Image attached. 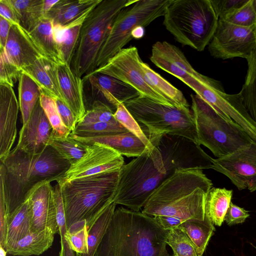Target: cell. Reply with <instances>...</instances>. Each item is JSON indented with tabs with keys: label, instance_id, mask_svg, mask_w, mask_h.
Here are the masks:
<instances>
[{
	"label": "cell",
	"instance_id": "1",
	"mask_svg": "<svg viewBox=\"0 0 256 256\" xmlns=\"http://www.w3.org/2000/svg\"><path fill=\"white\" fill-rule=\"evenodd\" d=\"M124 164L114 198L116 204L139 212L152 194L178 170L212 168L214 158L184 137L166 134Z\"/></svg>",
	"mask_w": 256,
	"mask_h": 256
},
{
	"label": "cell",
	"instance_id": "2",
	"mask_svg": "<svg viewBox=\"0 0 256 256\" xmlns=\"http://www.w3.org/2000/svg\"><path fill=\"white\" fill-rule=\"evenodd\" d=\"M168 233L153 216L119 207L114 210L95 256H168Z\"/></svg>",
	"mask_w": 256,
	"mask_h": 256
},
{
	"label": "cell",
	"instance_id": "3",
	"mask_svg": "<svg viewBox=\"0 0 256 256\" xmlns=\"http://www.w3.org/2000/svg\"><path fill=\"white\" fill-rule=\"evenodd\" d=\"M70 163L51 146L30 154L14 147L0 162V181L4 184L9 215L26 200L30 190L42 182L57 180Z\"/></svg>",
	"mask_w": 256,
	"mask_h": 256
},
{
	"label": "cell",
	"instance_id": "4",
	"mask_svg": "<svg viewBox=\"0 0 256 256\" xmlns=\"http://www.w3.org/2000/svg\"><path fill=\"white\" fill-rule=\"evenodd\" d=\"M212 183L201 169L178 170L147 200L142 212L168 216L186 221L205 219L206 194Z\"/></svg>",
	"mask_w": 256,
	"mask_h": 256
},
{
	"label": "cell",
	"instance_id": "5",
	"mask_svg": "<svg viewBox=\"0 0 256 256\" xmlns=\"http://www.w3.org/2000/svg\"><path fill=\"white\" fill-rule=\"evenodd\" d=\"M120 171L76 178L60 186L68 232L88 230L114 202Z\"/></svg>",
	"mask_w": 256,
	"mask_h": 256
},
{
	"label": "cell",
	"instance_id": "6",
	"mask_svg": "<svg viewBox=\"0 0 256 256\" xmlns=\"http://www.w3.org/2000/svg\"><path fill=\"white\" fill-rule=\"evenodd\" d=\"M164 17L177 42L198 52L210 43L218 20L210 0H171Z\"/></svg>",
	"mask_w": 256,
	"mask_h": 256
},
{
	"label": "cell",
	"instance_id": "7",
	"mask_svg": "<svg viewBox=\"0 0 256 256\" xmlns=\"http://www.w3.org/2000/svg\"><path fill=\"white\" fill-rule=\"evenodd\" d=\"M198 144L217 158L229 155L252 142L244 130L199 96L190 95Z\"/></svg>",
	"mask_w": 256,
	"mask_h": 256
},
{
	"label": "cell",
	"instance_id": "8",
	"mask_svg": "<svg viewBox=\"0 0 256 256\" xmlns=\"http://www.w3.org/2000/svg\"><path fill=\"white\" fill-rule=\"evenodd\" d=\"M136 0H102L85 18L72 60L73 72L82 78L96 70V60L119 12Z\"/></svg>",
	"mask_w": 256,
	"mask_h": 256
},
{
	"label": "cell",
	"instance_id": "9",
	"mask_svg": "<svg viewBox=\"0 0 256 256\" xmlns=\"http://www.w3.org/2000/svg\"><path fill=\"white\" fill-rule=\"evenodd\" d=\"M124 104L138 124H142L150 140L168 134L184 137L198 144L189 107L164 104L142 95Z\"/></svg>",
	"mask_w": 256,
	"mask_h": 256
},
{
	"label": "cell",
	"instance_id": "10",
	"mask_svg": "<svg viewBox=\"0 0 256 256\" xmlns=\"http://www.w3.org/2000/svg\"><path fill=\"white\" fill-rule=\"evenodd\" d=\"M171 0H136L114 19L98 56L96 69L104 66L132 38V32L164 16Z\"/></svg>",
	"mask_w": 256,
	"mask_h": 256
},
{
	"label": "cell",
	"instance_id": "11",
	"mask_svg": "<svg viewBox=\"0 0 256 256\" xmlns=\"http://www.w3.org/2000/svg\"><path fill=\"white\" fill-rule=\"evenodd\" d=\"M194 91L216 110L238 124L256 142V122L244 106L239 92L226 94L219 82L204 75Z\"/></svg>",
	"mask_w": 256,
	"mask_h": 256
},
{
	"label": "cell",
	"instance_id": "12",
	"mask_svg": "<svg viewBox=\"0 0 256 256\" xmlns=\"http://www.w3.org/2000/svg\"><path fill=\"white\" fill-rule=\"evenodd\" d=\"M208 49L215 58L240 57L247 60L256 49V24L241 26L218 19Z\"/></svg>",
	"mask_w": 256,
	"mask_h": 256
},
{
	"label": "cell",
	"instance_id": "13",
	"mask_svg": "<svg viewBox=\"0 0 256 256\" xmlns=\"http://www.w3.org/2000/svg\"><path fill=\"white\" fill-rule=\"evenodd\" d=\"M142 62L138 48L131 46L121 50L104 66L94 72L115 78L131 86L142 96L170 105L146 82L142 70Z\"/></svg>",
	"mask_w": 256,
	"mask_h": 256
},
{
	"label": "cell",
	"instance_id": "14",
	"mask_svg": "<svg viewBox=\"0 0 256 256\" xmlns=\"http://www.w3.org/2000/svg\"><path fill=\"white\" fill-rule=\"evenodd\" d=\"M124 164V158L119 153L106 145L94 142L88 145L82 158L70 165L56 182L62 186L78 178L120 171Z\"/></svg>",
	"mask_w": 256,
	"mask_h": 256
},
{
	"label": "cell",
	"instance_id": "15",
	"mask_svg": "<svg viewBox=\"0 0 256 256\" xmlns=\"http://www.w3.org/2000/svg\"><path fill=\"white\" fill-rule=\"evenodd\" d=\"M84 91L90 92L84 100L86 111L93 102L100 100L108 105L114 112L118 105L137 98L141 94L131 86L110 76L92 72L82 78Z\"/></svg>",
	"mask_w": 256,
	"mask_h": 256
},
{
	"label": "cell",
	"instance_id": "16",
	"mask_svg": "<svg viewBox=\"0 0 256 256\" xmlns=\"http://www.w3.org/2000/svg\"><path fill=\"white\" fill-rule=\"evenodd\" d=\"M212 168L230 179L240 190H256V142L213 160Z\"/></svg>",
	"mask_w": 256,
	"mask_h": 256
},
{
	"label": "cell",
	"instance_id": "17",
	"mask_svg": "<svg viewBox=\"0 0 256 256\" xmlns=\"http://www.w3.org/2000/svg\"><path fill=\"white\" fill-rule=\"evenodd\" d=\"M151 62L158 68L177 78L193 90L203 75L196 71L182 51L167 42H157L152 46Z\"/></svg>",
	"mask_w": 256,
	"mask_h": 256
},
{
	"label": "cell",
	"instance_id": "18",
	"mask_svg": "<svg viewBox=\"0 0 256 256\" xmlns=\"http://www.w3.org/2000/svg\"><path fill=\"white\" fill-rule=\"evenodd\" d=\"M52 133V128L39 100L29 120L22 125L15 147L30 154H40L48 146Z\"/></svg>",
	"mask_w": 256,
	"mask_h": 256
},
{
	"label": "cell",
	"instance_id": "19",
	"mask_svg": "<svg viewBox=\"0 0 256 256\" xmlns=\"http://www.w3.org/2000/svg\"><path fill=\"white\" fill-rule=\"evenodd\" d=\"M18 102L12 87L0 84V160L2 162L12 150L17 128Z\"/></svg>",
	"mask_w": 256,
	"mask_h": 256
},
{
	"label": "cell",
	"instance_id": "20",
	"mask_svg": "<svg viewBox=\"0 0 256 256\" xmlns=\"http://www.w3.org/2000/svg\"><path fill=\"white\" fill-rule=\"evenodd\" d=\"M52 186L49 182H40L27 195L32 203V232L46 228H50L55 234L58 232L56 208L52 193Z\"/></svg>",
	"mask_w": 256,
	"mask_h": 256
},
{
	"label": "cell",
	"instance_id": "21",
	"mask_svg": "<svg viewBox=\"0 0 256 256\" xmlns=\"http://www.w3.org/2000/svg\"><path fill=\"white\" fill-rule=\"evenodd\" d=\"M4 50L8 60L22 70L44 56L28 32L19 24H13L11 27Z\"/></svg>",
	"mask_w": 256,
	"mask_h": 256
},
{
	"label": "cell",
	"instance_id": "22",
	"mask_svg": "<svg viewBox=\"0 0 256 256\" xmlns=\"http://www.w3.org/2000/svg\"><path fill=\"white\" fill-rule=\"evenodd\" d=\"M58 74L63 100L78 121L86 112L82 78L78 76L70 66L64 62L58 64Z\"/></svg>",
	"mask_w": 256,
	"mask_h": 256
},
{
	"label": "cell",
	"instance_id": "23",
	"mask_svg": "<svg viewBox=\"0 0 256 256\" xmlns=\"http://www.w3.org/2000/svg\"><path fill=\"white\" fill-rule=\"evenodd\" d=\"M86 145L98 142L112 148L122 156L138 157L148 148L139 138L130 132L103 135L94 137L82 138L70 134Z\"/></svg>",
	"mask_w": 256,
	"mask_h": 256
},
{
	"label": "cell",
	"instance_id": "24",
	"mask_svg": "<svg viewBox=\"0 0 256 256\" xmlns=\"http://www.w3.org/2000/svg\"><path fill=\"white\" fill-rule=\"evenodd\" d=\"M22 72L37 84L42 93L54 99L63 100L58 82V64L55 62L42 56L22 69Z\"/></svg>",
	"mask_w": 256,
	"mask_h": 256
},
{
	"label": "cell",
	"instance_id": "25",
	"mask_svg": "<svg viewBox=\"0 0 256 256\" xmlns=\"http://www.w3.org/2000/svg\"><path fill=\"white\" fill-rule=\"evenodd\" d=\"M101 1L58 0L44 16L52 20L54 27L64 26L92 10Z\"/></svg>",
	"mask_w": 256,
	"mask_h": 256
},
{
	"label": "cell",
	"instance_id": "26",
	"mask_svg": "<svg viewBox=\"0 0 256 256\" xmlns=\"http://www.w3.org/2000/svg\"><path fill=\"white\" fill-rule=\"evenodd\" d=\"M28 33L44 56L57 64L64 62L56 40L53 24L50 18H42Z\"/></svg>",
	"mask_w": 256,
	"mask_h": 256
},
{
	"label": "cell",
	"instance_id": "27",
	"mask_svg": "<svg viewBox=\"0 0 256 256\" xmlns=\"http://www.w3.org/2000/svg\"><path fill=\"white\" fill-rule=\"evenodd\" d=\"M32 203L27 196L9 216L5 250L32 232Z\"/></svg>",
	"mask_w": 256,
	"mask_h": 256
},
{
	"label": "cell",
	"instance_id": "28",
	"mask_svg": "<svg viewBox=\"0 0 256 256\" xmlns=\"http://www.w3.org/2000/svg\"><path fill=\"white\" fill-rule=\"evenodd\" d=\"M54 234L49 228L31 232L6 250L13 256H39L52 246Z\"/></svg>",
	"mask_w": 256,
	"mask_h": 256
},
{
	"label": "cell",
	"instance_id": "29",
	"mask_svg": "<svg viewBox=\"0 0 256 256\" xmlns=\"http://www.w3.org/2000/svg\"><path fill=\"white\" fill-rule=\"evenodd\" d=\"M142 66L146 83L170 104L177 107H189L186 98L180 90L152 69L148 64L142 62Z\"/></svg>",
	"mask_w": 256,
	"mask_h": 256
},
{
	"label": "cell",
	"instance_id": "30",
	"mask_svg": "<svg viewBox=\"0 0 256 256\" xmlns=\"http://www.w3.org/2000/svg\"><path fill=\"white\" fill-rule=\"evenodd\" d=\"M91 10L86 12L67 26L54 27L62 60L70 66L79 38L82 26Z\"/></svg>",
	"mask_w": 256,
	"mask_h": 256
},
{
	"label": "cell",
	"instance_id": "31",
	"mask_svg": "<svg viewBox=\"0 0 256 256\" xmlns=\"http://www.w3.org/2000/svg\"><path fill=\"white\" fill-rule=\"evenodd\" d=\"M233 190L226 188H212L206 194V216L216 226H222L232 198Z\"/></svg>",
	"mask_w": 256,
	"mask_h": 256
},
{
	"label": "cell",
	"instance_id": "32",
	"mask_svg": "<svg viewBox=\"0 0 256 256\" xmlns=\"http://www.w3.org/2000/svg\"><path fill=\"white\" fill-rule=\"evenodd\" d=\"M42 92L37 84L28 76L22 72L18 80V104L22 125L26 123Z\"/></svg>",
	"mask_w": 256,
	"mask_h": 256
},
{
	"label": "cell",
	"instance_id": "33",
	"mask_svg": "<svg viewBox=\"0 0 256 256\" xmlns=\"http://www.w3.org/2000/svg\"><path fill=\"white\" fill-rule=\"evenodd\" d=\"M19 25L30 32L44 16V0H10Z\"/></svg>",
	"mask_w": 256,
	"mask_h": 256
},
{
	"label": "cell",
	"instance_id": "34",
	"mask_svg": "<svg viewBox=\"0 0 256 256\" xmlns=\"http://www.w3.org/2000/svg\"><path fill=\"white\" fill-rule=\"evenodd\" d=\"M116 204H110L96 218L88 230L87 252L85 254H76V256H95L100 244L105 234Z\"/></svg>",
	"mask_w": 256,
	"mask_h": 256
},
{
	"label": "cell",
	"instance_id": "35",
	"mask_svg": "<svg viewBox=\"0 0 256 256\" xmlns=\"http://www.w3.org/2000/svg\"><path fill=\"white\" fill-rule=\"evenodd\" d=\"M179 228L184 231L202 254L216 230L214 224L206 216L204 220H187Z\"/></svg>",
	"mask_w": 256,
	"mask_h": 256
},
{
	"label": "cell",
	"instance_id": "36",
	"mask_svg": "<svg viewBox=\"0 0 256 256\" xmlns=\"http://www.w3.org/2000/svg\"><path fill=\"white\" fill-rule=\"evenodd\" d=\"M246 60L247 74L239 93L244 106L256 122V49Z\"/></svg>",
	"mask_w": 256,
	"mask_h": 256
},
{
	"label": "cell",
	"instance_id": "37",
	"mask_svg": "<svg viewBox=\"0 0 256 256\" xmlns=\"http://www.w3.org/2000/svg\"><path fill=\"white\" fill-rule=\"evenodd\" d=\"M51 146L70 165L80 160L86 152L88 145L76 140L70 135L65 138H58L52 136L48 142Z\"/></svg>",
	"mask_w": 256,
	"mask_h": 256
},
{
	"label": "cell",
	"instance_id": "38",
	"mask_svg": "<svg viewBox=\"0 0 256 256\" xmlns=\"http://www.w3.org/2000/svg\"><path fill=\"white\" fill-rule=\"evenodd\" d=\"M52 193L54 202L58 233L60 237L61 248L59 256H76L68 238V229L66 226L62 196L60 186L56 184L52 186Z\"/></svg>",
	"mask_w": 256,
	"mask_h": 256
},
{
	"label": "cell",
	"instance_id": "39",
	"mask_svg": "<svg viewBox=\"0 0 256 256\" xmlns=\"http://www.w3.org/2000/svg\"><path fill=\"white\" fill-rule=\"evenodd\" d=\"M166 244L172 249L173 256H202L196 247L180 228L168 230Z\"/></svg>",
	"mask_w": 256,
	"mask_h": 256
},
{
	"label": "cell",
	"instance_id": "40",
	"mask_svg": "<svg viewBox=\"0 0 256 256\" xmlns=\"http://www.w3.org/2000/svg\"><path fill=\"white\" fill-rule=\"evenodd\" d=\"M40 100V104L52 128V136L58 138L68 136L72 132L64 124L54 99L42 93Z\"/></svg>",
	"mask_w": 256,
	"mask_h": 256
},
{
	"label": "cell",
	"instance_id": "41",
	"mask_svg": "<svg viewBox=\"0 0 256 256\" xmlns=\"http://www.w3.org/2000/svg\"><path fill=\"white\" fill-rule=\"evenodd\" d=\"M128 132L121 124L96 122L83 125H76L71 134L82 138L94 137Z\"/></svg>",
	"mask_w": 256,
	"mask_h": 256
},
{
	"label": "cell",
	"instance_id": "42",
	"mask_svg": "<svg viewBox=\"0 0 256 256\" xmlns=\"http://www.w3.org/2000/svg\"><path fill=\"white\" fill-rule=\"evenodd\" d=\"M114 116L120 124L139 138L148 148L153 146L140 125L128 110L124 103L118 105Z\"/></svg>",
	"mask_w": 256,
	"mask_h": 256
},
{
	"label": "cell",
	"instance_id": "43",
	"mask_svg": "<svg viewBox=\"0 0 256 256\" xmlns=\"http://www.w3.org/2000/svg\"><path fill=\"white\" fill-rule=\"evenodd\" d=\"M114 114V111L108 105L100 100H96L90 109L86 110L84 116L78 121L77 124L83 125L96 122L119 124Z\"/></svg>",
	"mask_w": 256,
	"mask_h": 256
},
{
	"label": "cell",
	"instance_id": "44",
	"mask_svg": "<svg viewBox=\"0 0 256 256\" xmlns=\"http://www.w3.org/2000/svg\"><path fill=\"white\" fill-rule=\"evenodd\" d=\"M220 20L241 26L250 27L256 25V12L254 8L252 0H248L242 6Z\"/></svg>",
	"mask_w": 256,
	"mask_h": 256
},
{
	"label": "cell",
	"instance_id": "45",
	"mask_svg": "<svg viewBox=\"0 0 256 256\" xmlns=\"http://www.w3.org/2000/svg\"><path fill=\"white\" fill-rule=\"evenodd\" d=\"M0 54V84L13 87L19 80L22 70L8 60L4 50Z\"/></svg>",
	"mask_w": 256,
	"mask_h": 256
},
{
	"label": "cell",
	"instance_id": "46",
	"mask_svg": "<svg viewBox=\"0 0 256 256\" xmlns=\"http://www.w3.org/2000/svg\"><path fill=\"white\" fill-rule=\"evenodd\" d=\"M5 190L0 181V246L5 249L9 220Z\"/></svg>",
	"mask_w": 256,
	"mask_h": 256
},
{
	"label": "cell",
	"instance_id": "47",
	"mask_svg": "<svg viewBox=\"0 0 256 256\" xmlns=\"http://www.w3.org/2000/svg\"><path fill=\"white\" fill-rule=\"evenodd\" d=\"M67 236L71 248L76 254L87 252L88 230L86 226L73 232H68Z\"/></svg>",
	"mask_w": 256,
	"mask_h": 256
},
{
	"label": "cell",
	"instance_id": "48",
	"mask_svg": "<svg viewBox=\"0 0 256 256\" xmlns=\"http://www.w3.org/2000/svg\"><path fill=\"white\" fill-rule=\"evenodd\" d=\"M248 1V0H210L218 19H223L226 15L239 8Z\"/></svg>",
	"mask_w": 256,
	"mask_h": 256
},
{
	"label": "cell",
	"instance_id": "49",
	"mask_svg": "<svg viewBox=\"0 0 256 256\" xmlns=\"http://www.w3.org/2000/svg\"><path fill=\"white\" fill-rule=\"evenodd\" d=\"M54 100L64 124L72 132H74L78 122L77 118L64 100L60 98Z\"/></svg>",
	"mask_w": 256,
	"mask_h": 256
},
{
	"label": "cell",
	"instance_id": "50",
	"mask_svg": "<svg viewBox=\"0 0 256 256\" xmlns=\"http://www.w3.org/2000/svg\"><path fill=\"white\" fill-rule=\"evenodd\" d=\"M249 216L248 211L231 202L224 216V220L228 225L232 226L244 222Z\"/></svg>",
	"mask_w": 256,
	"mask_h": 256
},
{
	"label": "cell",
	"instance_id": "51",
	"mask_svg": "<svg viewBox=\"0 0 256 256\" xmlns=\"http://www.w3.org/2000/svg\"><path fill=\"white\" fill-rule=\"evenodd\" d=\"M154 218L163 228L167 230L178 228L186 222L181 218L172 216H156Z\"/></svg>",
	"mask_w": 256,
	"mask_h": 256
},
{
	"label": "cell",
	"instance_id": "52",
	"mask_svg": "<svg viewBox=\"0 0 256 256\" xmlns=\"http://www.w3.org/2000/svg\"><path fill=\"white\" fill-rule=\"evenodd\" d=\"M0 16L13 24H19L18 20L10 0H0Z\"/></svg>",
	"mask_w": 256,
	"mask_h": 256
},
{
	"label": "cell",
	"instance_id": "53",
	"mask_svg": "<svg viewBox=\"0 0 256 256\" xmlns=\"http://www.w3.org/2000/svg\"><path fill=\"white\" fill-rule=\"evenodd\" d=\"M13 24L0 16V50H4Z\"/></svg>",
	"mask_w": 256,
	"mask_h": 256
},
{
	"label": "cell",
	"instance_id": "54",
	"mask_svg": "<svg viewBox=\"0 0 256 256\" xmlns=\"http://www.w3.org/2000/svg\"><path fill=\"white\" fill-rule=\"evenodd\" d=\"M58 1V0H44L43 9L45 14L50 10Z\"/></svg>",
	"mask_w": 256,
	"mask_h": 256
},
{
	"label": "cell",
	"instance_id": "55",
	"mask_svg": "<svg viewBox=\"0 0 256 256\" xmlns=\"http://www.w3.org/2000/svg\"><path fill=\"white\" fill-rule=\"evenodd\" d=\"M144 34V29L142 26H139L136 28L132 32V37L134 38H140Z\"/></svg>",
	"mask_w": 256,
	"mask_h": 256
},
{
	"label": "cell",
	"instance_id": "56",
	"mask_svg": "<svg viewBox=\"0 0 256 256\" xmlns=\"http://www.w3.org/2000/svg\"><path fill=\"white\" fill-rule=\"evenodd\" d=\"M6 250L0 246V256H6Z\"/></svg>",
	"mask_w": 256,
	"mask_h": 256
},
{
	"label": "cell",
	"instance_id": "57",
	"mask_svg": "<svg viewBox=\"0 0 256 256\" xmlns=\"http://www.w3.org/2000/svg\"><path fill=\"white\" fill-rule=\"evenodd\" d=\"M252 4L256 12V0H252Z\"/></svg>",
	"mask_w": 256,
	"mask_h": 256
},
{
	"label": "cell",
	"instance_id": "58",
	"mask_svg": "<svg viewBox=\"0 0 256 256\" xmlns=\"http://www.w3.org/2000/svg\"></svg>",
	"mask_w": 256,
	"mask_h": 256
}]
</instances>
